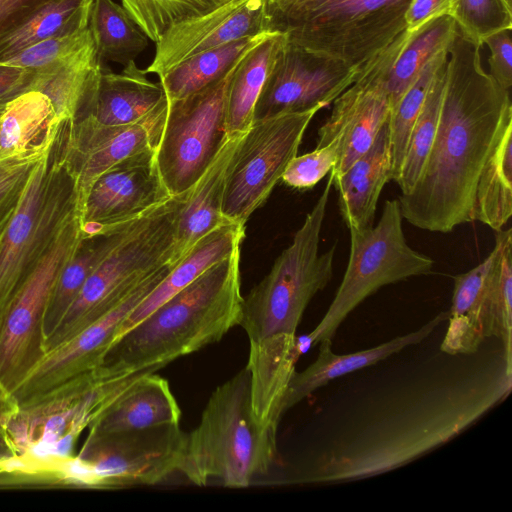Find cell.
Listing matches in <instances>:
<instances>
[{
    "label": "cell",
    "mask_w": 512,
    "mask_h": 512,
    "mask_svg": "<svg viewBox=\"0 0 512 512\" xmlns=\"http://www.w3.org/2000/svg\"><path fill=\"white\" fill-rule=\"evenodd\" d=\"M469 367L417 385L389 407L347 425L292 480L337 484L377 476L438 448L476 423L512 389L503 346Z\"/></svg>",
    "instance_id": "1"
},
{
    "label": "cell",
    "mask_w": 512,
    "mask_h": 512,
    "mask_svg": "<svg viewBox=\"0 0 512 512\" xmlns=\"http://www.w3.org/2000/svg\"><path fill=\"white\" fill-rule=\"evenodd\" d=\"M480 49L457 28L434 141L413 189L397 199L403 219L422 230L448 233L472 221L482 168L512 124L510 91L483 69Z\"/></svg>",
    "instance_id": "2"
},
{
    "label": "cell",
    "mask_w": 512,
    "mask_h": 512,
    "mask_svg": "<svg viewBox=\"0 0 512 512\" xmlns=\"http://www.w3.org/2000/svg\"><path fill=\"white\" fill-rule=\"evenodd\" d=\"M240 250L216 263L115 340L103 364L117 374L163 368L240 324Z\"/></svg>",
    "instance_id": "3"
},
{
    "label": "cell",
    "mask_w": 512,
    "mask_h": 512,
    "mask_svg": "<svg viewBox=\"0 0 512 512\" xmlns=\"http://www.w3.org/2000/svg\"><path fill=\"white\" fill-rule=\"evenodd\" d=\"M277 459V434L253 417L245 367L211 394L198 426L187 433L178 472L198 486L216 478L225 487L243 488Z\"/></svg>",
    "instance_id": "4"
},
{
    "label": "cell",
    "mask_w": 512,
    "mask_h": 512,
    "mask_svg": "<svg viewBox=\"0 0 512 512\" xmlns=\"http://www.w3.org/2000/svg\"><path fill=\"white\" fill-rule=\"evenodd\" d=\"M411 0H266L269 32L364 68L406 30Z\"/></svg>",
    "instance_id": "5"
},
{
    "label": "cell",
    "mask_w": 512,
    "mask_h": 512,
    "mask_svg": "<svg viewBox=\"0 0 512 512\" xmlns=\"http://www.w3.org/2000/svg\"><path fill=\"white\" fill-rule=\"evenodd\" d=\"M70 120L29 178L0 241V319L62 229L81 214L77 182L66 161Z\"/></svg>",
    "instance_id": "6"
},
{
    "label": "cell",
    "mask_w": 512,
    "mask_h": 512,
    "mask_svg": "<svg viewBox=\"0 0 512 512\" xmlns=\"http://www.w3.org/2000/svg\"><path fill=\"white\" fill-rule=\"evenodd\" d=\"M333 186L330 175L313 208L277 257L270 272L243 297L240 326L249 340L296 334L312 298L333 276L337 242L319 252L321 230Z\"/></svg>",
    "instance_id": "7"
},
{
    "label": "cell",
    "mask_w": 512,
    "mask_h": 512,
    "mask_svg": "<svg viewBox=\"0 0 512 512\" xmlns=\"http://www.w3.org/2000/svg\"><path fill=\"white\" fill-rule=\"evenodd\" d=\"M189 191L140 218L89 276L53 333L45 353L74 337L128 298L156 268L170 262L175 230Z\"/></svg>",
    "instance_id": "8"
},
{
    "label": "cell",
    "mask_w": 512,
    "mask_h": 512,
    "mask_svg": "<svg viewBox=\"0 0 512 512\" xmlns=\"http://www.w3.org/2000/svg\"><path fill=\"white\" fill-rule=\"evenodd\" d=\"M349 231V257L342 281L323 318L305 335L311 347L332 340L348 315L380 288L433 271L432 258L408 244L397 199L385 202L376 226Z\"/></svg>",
    "instance_id": "9"
},
{
    "label": "cell",
    "mask_w": 512,
    "mask_h": 512,
    "mask_svg": "<svg viewBox=\"0 0 512 512\" xmlns=\"http://www.w3.org/2000/svg\"><path fill=\"white\" fill-rule=\"evenodd\" d=\"M234 67L206 88L168 102L155 159L171 196L190 190L229 139L226 93Z\"/></svg>",
    "instance_id": "10"
},
{
    "label": "cell",
    "mask_w": 512,
    "mask_h": 512,
    "mask_svg": "<svg viewBox=\"0 0 512 512\" xmlns=\"http://www.w3.org/2000/svg\"><path fill=\"white\" fill-rule=\"evenodd\" d=\"M319 108L277 114L253 121L241 136L229 163L222 215L245 225L269 197L293 157Z\"/></svg>",
    "instance_id": "11"
},
{
    "label": "cell",
    "mask_w": 512,
    "mask_h": 512,
    "mask_svg": "<svg viewBox=\"0 0 512 512\" xmlns=\"http://www.w3.org/2000/svg\"><path fill=\"white\" fill-rule=\"evenodd\" d=\"M81 215L62 229L0 319V383L13 392L44 357V317L55 283L80 240Z\"/></svg>",
    "instance_id": "12"
},
{
    "label": "cell",
    "mask_w": 512,
    "mask_h": 512,
    "mask_svg": "<svg viewBox=\"0 0 512 512\" xmlns=\"http://www.w3.org/2000/svg\"><path fill=\"white\" fill-rule=\"evenodd\" d=\"M186 442L179 424L111 433L89 430L77 457L91 468L97 488L154 485L178 472Z\"/></svg>",
    "instance_id": "13"
},
{
    "label": "cell",
    "mask_w": 512,
    "mask_h": 512,
    "mask_svg": "<svg viewBox=\"0 0 512 512\" xmlns=\"http://www.w3.org/2000/svg\"><path fill=\"white\" fill-rule=\"evenodd\" d=\"M409 36L407 30L402 32L364 67L358 78L334 100L330 116L319 128L316 147L334 138L340 140L338 161L330 172L333 179L368 151L387 123L391 111L387 78Z\"/></svg>",
    "instance_id": "14"
},
{
    "label": "cell",
    "mask_w": 512,
    "mask_h": 512,
    "mask_svg": "<svg viewBox=\"0 0 512 512\" xmlns=\"http://www.w3.org/2000/svg\"><path fill=\"white\" fill-rule=\"evenodd\" d=\"M173 266L168 262L156 268L117 307L48 351L12 392L19 407H30L75 378L100 367L116 339L121 323L167 276Z\"/></svg>",
    "instance_id": "15"
},
{
    "label": "cell",
    "mask_w": 512,
    "mask_h": 512,
    "mask_svg": "<svg viewBox=\"0 0 512 512\" xmlns=\"http://www.w3.org/2000/svg\"><path fill=\"white\" fill-rule=\"evenodd\" d=\"M363 69L287 40L258 97L253 121L281 113L326 108Z\"/></svg>",
    "instance_id": "16"
},
{
    "label": "cell",
    "mask_w": 512,
    "mask_h": 512,
    "mask_svg": "<svg viewBox=\"0 0 512 512\" xmlns=\"http://www.w3.org/2000/svg\"><path fill=\"white\" fill-rule=\"evenodd\" d=\"M171 197L160 176L155 150L127 157L90 187L81 209L82 235L103 234L132 223Z\"/></svg>",
    "instance_id": "17"
},
{
    "label": "cell",
    "mask_w": 512,
    "mask_h": 512,
    "mask_svg": "<svg viewBox=\"0 0 512 512\" xmlns=\"http://www.w3.org/2000/svg\"><path fill=\"white\" fill-rule=\"evenodd\" d=\"M497 250L495 243L480 264L454 276L441 352L451 356L472 355L484 340L495 337L507 353H512V310L501 288L490 278Z\"/></svg>",
    "instance_id": "18"
},
{
    "label": "cell",
    "mask_w": 512,
    "mask_h": 512,
    "mask_svg": "<svg viewBox=\"0 0 512 512\" xmlns=\"http://www.w3.org/2000/svg\"><path fill=\"white\" fill-rule=\"evenodd\" d=\"M168 112L165 100L145 119L127 125H106L91 116L70 123L66 161L74 175L82 209L94 181L109 168L132 155L156 150Z\"/></svg>",
    "instance_id": "19"
},
{
    "label": "cell",
    "mask_w": 512,
    "mask_h": 512,
    "mask_svg": "<svg viewBox=\"0 0 512 512\" xmlns=\"http://www.w3.org/2000/svg\"><path fill=\"white\" fill-rule=\"evenodd\" d=\"M266 32V0H231L170 28L145 71L160 76L193 55Z\"/></svg>",
    "instance_id": "20"
},
{
    "label": "cell",
    "mask_w": 512,
    "mask_h": 512,
    "mask_svg": "<svg viewBox=\"0 0 512 512\" xmlns=\"http://www.w3.org/2000/svg\"><path fill=\"white\" fill-rule=\"evenodd\" d=\"M246 368L250 375L253 417L263 429L277 434L284 402L301 352L296 334H275L249 340Z\"/></svg>",
    "instance_id": "21"
},
{
    "label": "cell",
    "mask_w": 512,
    "mask_h": 512,
    "mask_svg": "<svg viewBox=\"0 0 512 512\" xmlns=\"http://www.w3.org/2000/svg\"><path fill=\"white\" fill-rule=\"evenodd\" d=\"M447 319L448 312H441L416 331L398 336L375 347L348 354H335L332 351V340L320 342L315 361L305 370L295 371L293 374L284 402V412L286 413L330 381L374 365L409 346L422 342Z\"/></svg>",
    "instance_id": "22"
},
{
    "label": "cell",
    "mask_w": 512,
    "mask_h": 512,
    "mask_svg": "<svg viewBox=\"0 0 512 512\" xmlns=\"http://www.w3.org/2000/svg\"><path fill=\"white\" fill-rule=\"evenodd\" d=\"M388 181H391V149L387 121L368 151L333 179L340 214L349 230L373 226L378 200Z\"/></svg>",
    "instance_id": "23"
},
{
    "label": "cell",
    "mask_w": 512,
    "mask_h": 512,
    "mask_svg": "<svg viewBox=\"0 0 512 512\" xmlns=\"http://www.w3.org/2000/svg\"><path fill=\"white\" fill-rule=\"evenodd\" d=\"M245 237V225L227 222L202 237L167 276L129 313L116 339L216 263L230 257Z\"/></svg>",
    "instance_id": "24"
},
{
    "label": "cell",
    "mask_w": 512,
    "mask_h": 512,
    "mask_svg": "<svg viewBox=\"0 0 512 512\" xmlns=\"http://www.w3.org/2000/svg\"><path fill=\"white\" fill-rule=\"evenodd\" d=\"M146 75L135 61L125 65L120 73L103 68L80 118L91 116L106 125H127L145 119L167 99L161 84L150 81Z\"/></svg>",
    "instance_id": "25"
},
{
    "label": "cell",
    "mask_w": 512,
    "mask_h": 512,
    "mask_svg": "<svg viewBox=\"0 0 512 512\" xmlns=\"http://www.w3.org/2000/svg\"><path fill=\"white\" fill-rule=\"evenodd\" d=\"M181 409L165 378L155 372L135 379L89 426L111 433L179 424Z\"/></svg>",
    "instance_id": "26"
},
{
    "label": "cell",
    "mask_w": 512,
    "mask_h": 512,
    "mask_svg": "<svg viewBox=\"0 0 512 512\" xmlns=\"http://www.w3.org/2000/svg\"><path fill=\"white\" fill-rule=\"evenodd\" d=\"M241 136L229 137L215 160L190 189L179 213L171 264H177L202 237L228 222L222 215L225 180Z\"/></svg>",
    "instance_id": "27"
},
{
    "label": "cell",
    "mask_w": 512,
    "mask_h": 512,
    "mask_svg": "<svg viewBox=\"0 0 512 512\" xmlns=\"http://www.w3.org/2000/svg\"><path fill=\"white\" fill-rule=\"evenodd\" d=\"M62 121L38 90L13 98L0 110V159L43 157Z\"/></svg>",
    "instance_id": "28"
},
{
    "label": "cell",
    "mask_w": 512,
    "mask_h": 512,
    "mask_svg": "<svg viewBox=\"0 0 512 512\" xmlns=\"http://www.w3.org/2000/svg\"><path fill=\"white\" fill-rule=\"evenodd\" d=\"M102 70L92 38L69 57L35 70L32 89L51 100L60 120L72 122L85 113Z\"/></svg>",
    "instance_id": "29"
},
{
    "label": "cell",
    "mask_w": 512,
    "mask_h": 512,
    "mask_svg": "<svg viewBox=\"0 0 512 512\" xmlns=\"http://www.w3.org/2000/svg\"><path fill=\"white\" fill-rule=\"evenodd\" d=\"M286 41L285 34L269 32L235 65L226 93L229 137L243 135L252 125L258 97Z\"/></svg>",
    "instance_id": "30"
},
{
    "label": "cell",
    "mask_w": 512,
    "mask_h": 512,
    "mask_svg": "<svg viewBox=\"0 0 512 512\" xmlns=\"http://www.w3.org/2000/svg\"><path fill=\"white\" fill-rule=\"evenodd\" d=\"M138 220L107 233L82 235L74 254L63 267L50 296L43 325L45 339L59 325L89 276L128 235Z\"/></svg>",
    "instance_id": "31"
},
{
    "label": "cell",
    "mask_w": 512,
    "mask_h": 512,
    "mask_svg": "<svg viewBox=\"0 0 512 512\" xmlns=\"http://www.w3.org/2000/svg\"><path fill=\"white\" fill-rule=\"evenodd\" d=\"M268 33L198 53L158 76L167 101L187 97L223 78Z\"/></svg>",
    "instance_id": "32"
},
{
    "label": "cell",
    "mask_w": 512,
    "mask_h": 512,
    "mask_svg": "<svg viewBox=\"0 0 512 512\" xmlns=\"http://www.w3.org/2000/svg\"><path fill=\"white\" fill-rule=\"evenodd\" d=\"M512 215V124L496 142L478 178L471 212L479 221L499 231Z\"/></svg>",
    "instance_id": "33"
},
{
    "label": "cell",
    "mask_w": 512,
    "mask_h": 512,
    "mask_svg": "<svg viewBox=\"0 0 512 512\" xmlns=\"http://www.w3.org/2000/svg\"><path fill=\"white\" fill-rule=\"evenodd\" d=\"M92 1H50L24 23L0 37V61L41 41L87 28Z\"/></svg>",
    "instance_id": "34"
},
{
    "label": "cell",
    "mask_w": 512,
    "mask_h": 512,
    "mask_svg": "<svg viewBox=\"0 0 512 512\" xmlns=\"http://www.w3.org/2000/svg\"><path fill=\"white\" fill-rule=\"evenodd\" d=\"M456 33L457 25L451 16L433 19L410 33L387 78L391 109L426 64L438 53L449 50Z\"/></svg>",
    "instance_id": "35"
},
{
    "label": "cell",
    "mask_w": 512,
    "mask_h": 512,
    "mask_svg": "<svg viewBox=\"0 0 512 512\" xmlns=\"http://www.w3.org/2000/svg\"><path fill=\"white\" fill-rule=\"evenodd\" d=\"M89 29L101 61L127 65L142 53L149 38L128 11L113 0H93Z\"/></svg>",
    "instance_id": "36"
},
{
    "label": "cell",
    "mask_w": 512,
    "mask_h": 512,
    "mask_svg": "<svg viewBox=\"0 0 512 512\" xmlns=\"http://www.w3.org/2000/svg\"><path fill=\"white\" fill-rule=\"evenodd\" d=\"M448 60V58H447ZM447 61L437 70L421 111L411 129L397 185L400 195L414 187L434 141L446 79Z\"/></svg>",
    "instance_id": "37"
},
{
    "label": "cell",
    "mask_w": 512,
    "mask_h": 512,
    "mask_svg": "<svg viewBox=\"0 0 512 512\" xmlns=\"http://www.w3.org/2000/svg\"><path fill=\"white\" fill-rule=\"evenodd\" d=\"M447 58L448 51H442L433 57L390 111L388 130L391 180L394 182L399 178L411 129L421 111L437 70L447 61Z\"/></svg>",
    "instance_id": "38"
},
{
    "label": "cell",
    "mask_w": 512,
    "mask_h": 512,
    "mask_svg": "<svg viewBox=\"0 0 512 512\" xmlns=\"http://www.w3.org/2000/svg\"><path fill=\"white\" fill-rule=\"evenodd\" d=\"M231 0H121L149 40L157 43L173 26L202 16Z\"/></svg>",
    "instance_id": "39"
},
{
    "label": "cell",
    "mask_w": 512,
    "mask_h": 512,
    "mask_svg": "<svg viewBox=\"0 0 512 512\" xmlns=\"http://www.w3.org/2000/svg\"><path fill=\"white\" fill-rule=\"evenodd\" d=\"M452 17L458 30L482 47L484 39L512 29L511 0H453Z\"/></svg>",
    "instance_id": "40"
},
{
    "label": "cell",
    "mask_w": 512,
    "mask_h": 512,
    "mask_svg": "<svg viewBox=\"0 0 512 512\" xmlns=\"http://www.w3.org/2000/svg\"><path fill=\"white\" fill-rule=\"evenodd\" d=\"M91 40L92 35L88 26L74 33L55 36L36 43L10 58L0 61V66L31 70L42 69L69 57Z\"/></svg>",
    "instance_id": "41"
},
{
    "label": "cell",
    "mask_w": 512,
    "mask_h": 512,
    "mask_svg": "<svg viewBox=\"0 0 512 512\" xmlns=\"http://www.w3.org/2000/svg\"><path fill=\"white\" fill-rule=\"evenodd\" d=\"M340 140L332 139L303 155H296L287 165L281 181L297 190L313 188L334 168L338 161Z\"/></svg>",
    "instance_id": "42"
},
{
    "label": "cell",
    "mask_w": 512,
    "mask_h": 512,
    "mask_svg": "<svg viewBox=\"0 0 512 512\" xmlns=\"http://www.w3.org/2000/svg\"><path fill=\"white\" fill-rule=\"evenodd\" d=\"M41 158L0 159V240L22 199L31 173Z\"/></svg>",
    "instance_id": "43"
},
{
    "label": "cell",
    "mask_w": 512,
    "mask_h": 512,
    "mask_svg": "<svg viewBox=\"0 0 512 512\" xmlns=\"http://www.w3.org/2000/svg\"><path fill=\"white\" fill-rule=\"evenodd\" d=\"M490 50L488 59L491 77L505 90L512 86V40L511 30L497 31L484 39L483 45Z\"/></svg>",
    "instance_id": "44"
},
{
    "label": "cell",
    "mask_w": 512,
    "mask_h": 512,
    "mask_svg": "<svg viewBox=\"0 0 512 512\" xmlns=\"http://www.w3.org/2000/svg\"><path fill=\"white\" fill-rule=\"evenodd\" d=\"M453 13V0H411L406 13V30L416 31L427 22Z\"/></svg>",
    "instance_id": "45"
},
{
    "label": "cell",
    "mask_w": 512,
    "mask_h": 512,
    "mask_svg": "<svg viewBox=\"0 0 512 512\" xmlns=\"http://www.w3.org/2000/svg\"><path fill=\"white\" fill-rule=\"evenodd\" d=\"M52 0H0V37L9 33Z\"/></svg>",
    "instance_id": "46"
},
{
    "label": "cell",
    "mask_w": 512,
    "mask_h": 512,
    "mask_svg": "<svg viewBox=\"0 0 512 512\" xmlns=\"http://www.w3.org/2000/svg\"><path fill=\"white\" fill-rule=\"evenodd\" d=\"M36 71L0 66V110L13 98L31 90Z\"/></svg>",
    "instance_id": "47"
},
{
    "label": "cell",
    "mask_w": 512,
    "mask_h": 512,
    "mask_svg": "<svg viewBox=\"0 0 512 512\" xmlns=\"http://www.w3.org/2000/svg\"><path fill=\"white\" fill-rule=\"evenodd\" d=\"M18 408L19 405L12 393L0 384V447L2 448L7 449L1 436V426L6 418Z\"/></svg>",
    "instance_id": "48"
},
{
    "label": "cell",
    "mask_w": 512,
    "mask_h": 512,
    "mask_svg": "<svg viewBox=\"0 0 512 512\" xmlns=\"http://www.w3.org/2000/svg\"><path fill=\"white\" fill-rule=\"evenodd\" d=\"M8 456H12V454L7 449L0 447V459Z\"/></svg>",
    "instance_id": "49"
},
{
    "label": "cell",
    "mask_w": 512,
    "mask_h": 512,
    "mask_svg": "<svg viewBox=\"0 0 512 512\" xmlns=\"http://www.w3.org/2000/svg\"><path fill=\"white\" fill-rule=\"evenodd\" d=\"M269 1H282V0H269Z\"/></svg>",
    "instance_id": "50"
},
{
    "label": "cell",
    "mask_w": 512,
    "mask_h": 512,
    "mask_svg": "<svg viewBox=\"0 0 512 512\" xmlns=\"http://www.w3.org/2000/svg\"><path fill=\"white\" fill-rule=\"evenodd\" d=\"M1 384V383H0Z\"/></svg>",
    "instance_id": "51"
},
{
    "label": "cell",
    "mask_w": 512,
    "mask_h": 512,
    "mask_svg": "<svg viewBox=\"0 0 512 512\" xmlns=\"http://www.w3.org/2000/svg\"><path fill=\"white\" fill-rule=\"evenodd\" d=\"M1 241V240H0Z\"/></svg>",
    "instance_id": "52"
}]
</instances>
